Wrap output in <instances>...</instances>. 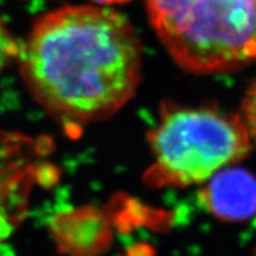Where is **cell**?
I'll use <instances>...</instances> for the list:
<instances>
[{"label": "cell", "mask_w": 256, "mask_h": 256, "mask_svg": "<svg viewBox=\"0 0 256 256\" xmlns=\"http://www.w3.org/2000/svg\"><path fill=\"white\" fill-rule=\"evenodd\" d=\"M17 58L34 99L72 125L114 116L142 80L140 38L108 6H65L47 12L20 43Z\"/></svg>", "instance_id": "6da1fadb"}, {"label": "cell", "mask_w": 256, "mask_h": 256, "mask_svg": "<svg viewBox=\"0 0 256 256\" xmlns=\"http://www.w3.org/2000/svg\"><path fill=\"white\" fill-rule=\"evenodd\" d=\"M146 8L166 52L190 73L256 62V0H146Z\"/></svg>", "instance_id": "7a4b0ae2"}, {"label": "cell", "mask_w": 256, "mask_h": 256, "mask_svg": "<svg viewBox=\"0 0 256 256\" xmlns=\"http://www.w3.org/2000/svg\"><path fill=\"white\" fill-rule=\"evenodd\" d=\"M148 140L154 162L146 181L156 188L206 182L252 146L240 114L207 107L168 108Z\"/></svg>", "instance_id": "3957f363"}, {"label": "cell", "mask_w": 256, "mask_h": 256, "mask_svg": "<svg viewBox=\"0 0 256 256\" xmlns=\"http://www.w3.org/2000/svg\"><path fill=\"white\" fill-rule=\"evenodd\" d=\"M200 192L207 211L218 220L237 222L256 214V178L240 168L221 169Z\"/></svg>", "instance_id": "277c9868"}, {"label": "cell", "mask_w": 256, "mask_h": 256, "mask_svg": "<svg viewBox=\"0 0 256 256\" xmlns=\"http://www.w3.org/2000/svg\"><path fill=\"white\" fill-rule=\"evenodd\" d=\"M22 162L18 140L0 133V242L16 228L24 211Z\"/></svg>", "instance_id": "5b68a950"}, {"label": "cell", "mask_w": 256, "mask_h": 256, "mask_svg": "<svg viewBox=\"0 0 256 256\" xmlns=\"http://www.w3.org/2000/svg\"><path fill=\"white\" fill-rule=\"evenodd\" d=\"M18 48L20 43H17L4 20L0 16V74L14 58H17Z\"/></svg>", "instance_id": "8992f818"}, {"label": "cell", "mask_w": 256, "mask_h": 256, "mask_svg": "<svg viewBox=\"0 0 256 256\" xmlns=\"http://www.w3.org/2000/svg\"><path fill=\"white\" fill-rule=\"evenodd\" d=\"M240 110V117L246 124L251 140L256 143V78L251 82L250 88H247Z\"/></svg>", "instance_id": "52a82bcc"}, {"label": "cell", "mask_w": 256, "mask_h": 256, "mask_svg": "<svg viewBox=\"0 0 256 256\" xmlns=\"http://www.w3.org/2000/svg\"><path fill=\"white\" fill-rule=\"evenodd\" d=\"M91 2H94L95 4L102 6H114V4H122V3H128L130 0H91Z\"/></svg>", "instance_id": "ba28073f"}, {"label": "cell", "mask_w": 256, "mask_h": 256, "mask_svg": "<svg viewBox=\"0 0 256 256\" xmlns=\"http://www.w3.org/2000/svg\"><path fill=\"white\" fill-rule=\"evenodd\" d=\"M255 256H256V247H255Z\"/></svg>", "instance_id": "9c48e42d"}]
</instances>
